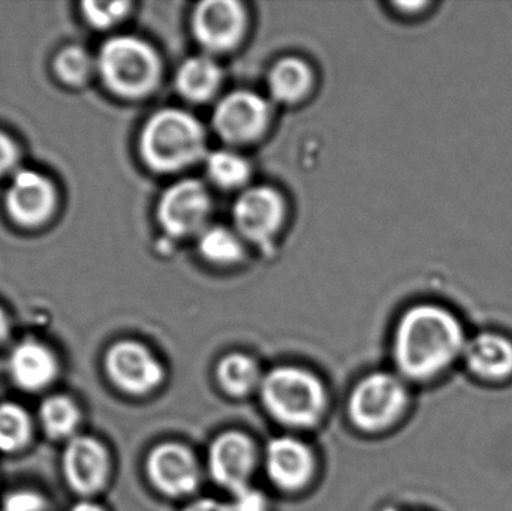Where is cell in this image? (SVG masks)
<instances>
[{
    "instance_id": "6da1fadb",
    "label": "cell",
    "mask_w": 512,
    "mask_h": 511,
    "mask_svg": "<svg viewBox=\"0 0 512 511\" xmlns=\"http://www.w3.org/2000/svg\"><path fill=\"white\" fill-rule=\"evenodd\" d=\"M465 347L462 324L450 311L436 305H418L400 320L394 357L406 377L426 380L444 371Z\"/></svg>"
},
{
    "instance_id": "7a4b0ae2",
    "label": "cell",
    "mask_w": 512,
    "mask_h": 511,
    "mask_svg": "<svg viewBox=\"0 0 512 511\" xmlns=\"http://www.w3.org/2000/svg\"><path fill=\"white\" fill-rule=\"evenodd\" d=\"M140 152L152 170L174 173L195 164L204 155L206 132L185 111H159L150 117L141 132Z\"/></svg>"
},
{
    "instance_id": "3957f363",
    "label": "cell",
    "mask_w": 512,
    "mask_h": 511,
    "mask_svg": "<svg viewBox=\"0 0 512 511\" xmlns=\"http://www.w3.org/2000/svg\"><path fill=\"white\" fill-rule=\"evenodd\" d=\"M261 396L277 422L297 428L315 425L327 404L321 381L310 372L291 366L271 371L261 381Z\"/></svg>"
},
{
    "instance_id": "277c9868",
    "label": "cell",
    "mask_w": 512,
    "mask_h": 511,
    "mask_svg": "<svg viewBox=\"0 0 512 511\" xmlns=\"http://www.w3.org/2000/svg\"><path fill=\"white\" fill-rule=\"evenodd\" d=\"M98 65L111 92L123 98H141L152 92L161 75L158 54L134 36H117L105 42Z\"/></svg>"
},
{
    "instance_id": "5b68a950",
    "label": "cell",
    "mask_w": 512,
    "mask_h": 511,
    "mask_svg": "<svg viewBox=\"0 0 512 511\" xmlns=\"http://www.w3.org/2000/svg\"><path fill=\"white\" fill-rule=\"evenodd\" d=\"M406 401L405 386L394 375L372 374L355 387L349 414L358 428L378 432L399 419Z\"/></svg>"
},
{
    "instance_id": "8992f818",
    "label": "cell",
    "mask_w": 512,
    "mask_h": 511,
    "mask_svg": "<svg viewBox=\"0 0 512 511\" xmlns=\"http://www.w3.org/2000/svg\"><path fill=\"white\" fill-rule=\"evenodd\" d=\"M210 210L212 198L206 186L197 180H182L170 186L162 195L158 219L162 228L171 236H192L206 230Z\"/></svg>"
},
{
    "instance_id": "52a82bcc",
    "label": "cell",
    "mask_w": 512,
    "mask_h": 511,
    "mask_svg": "<svg viewBox=\"0 0 512 511\" xmlns=\"http://www.w3.org/2000/svg\"><path fill=\"white\" fill-rule=\"evenodd\" d=\"M270 119L267 102L256 93L239 90L225 96L213 113V128L222 140L246 144L265 131Z\"/></svg>"
},
{
    "instance_id": "ba28073f",
    "label": "cell",
    "mask_w": 512,
    "mask_h": 511,
    "mask_svg": "<svg viewBox=\"0 0 512 511\" xmlns=\"http://www.w3.org/2000/svg\"><path fill=\"white\" fill-rule=\"evenodd\" d=\"M108 377L123 392L144 395L164 380V369L155 356L141 344L123 341L113 345L105 357Z\"/></svg>"
},
{
    "instance_id": "9c48e42d",
    "label": "cell",
    "mask_w": 512,
    "mask_h": 511,
    "mask_svg": "<svg viewBox=\"0 0 512 511\" xmlns=\"http://www.w3.org/2000/svg\"><path fill=\"white\" fill-rule=\"evenodd\" d=\"M195 38L206 50L221 53L239 44L246 29V12L234 0L200 3L192 15Z\"/></svg>"
},
{
    "instance_id": "30bf717a",
    "label": "cell",
    "mask_w": 512,
    "mask_h": 511,
    "mask_svg": "<svg viewBox=\"0 0 512 511\" xmlns=\"http://www.w3.org/2000/svg\"><path fill=\"white\" fill-rule=\"evenodd\" d=\"M285 215V204L274 189L255 186L246 189L234 204L237 231L251 242L270 240L279 230Z\"/></svg>"
},
{
    "instance_id": "8fae6325",
    "label": "cell",
    "mask_w": 512,
    "mask_h": 511,
    "mask_svg": "<svg viewBox=\"0 0 512 511\" xmlns=\"http://www.w3.org/2000/svg\"><path fill=\"white\" fill-rule=\"evenodd\" d=\"M147 473L153 485L170 497H185L200 485V467L191 450L180 444L153 449L147 459Z\"/></svg>"
},
{
    "instance_id": "7c38bea8",
    "label": "cell",
    "mask_w": 512,
    "mask_h": 511,
    "mask_svg": "<svg viewBox=\"0 0 512 511\" xmlns=\"http://www.w3.org/2000/svg\"><path fill=\"white\" fill-rule=\"evenodd\" d=\"M256 464V450L251 438L240 432H227L213 441L209 468L218 485L231 492L246 488Z\"/></svg>"
},
{
    "instance_id": "4fadbf2b",
    "label": "cell",
    "mask_w": 512,
    "mask_h": 511,
    "mask_svg": "<svg viewBox=\"0 0 512 511\" xmlns=\"http://www.w3.org/2000/svg\"><path fill=\"white\" fill-rule=\"evenodd\" d=\"M110 473L107 450L95 438L75 437L63 455L66 482L81 495H92L104 488Z\"/></svg>"
},
{
    "instance_id": "5bb4252c",
    "label": "cell",
    "mask_w": 512,
    "mask_h": 511,
    "mask_svg": "<svg viewBox=\"0 0 512 511\" xmlns=\"http://www.w3.org/2000/svg\"><path fill=\"white\" fill-rule=\"evenodd\" d=\"M56 203V192L50 180L32 170L15 174L6 192V209L15 222L36 227L50 218Z\"/></svg>"
},
{
    "instance_id": "9a60e30c",
    "label": "cell",
    "mask_w": 512,
    "mask_h": 511,
    "mask_svg": "<svg viewBox=\"0 0 512 511\" xmlns=\"http://www.w3.org/2000/svg\"><path fill=\"white\" fill-rule=\"evenodd\" d=\"M265 468L274 485L285 491H297L312 477L315 458L306 444L295 438L280 437L268 444Z\"/></svg>"
},
{
    "instance_id": "2e32d148",
    "label": "cell",
    "mask_w": 512,
    "mask_h": 511,
    "mask_svg": "<svg viewBox=\"0 0 512 511\" xmlns=\"http://www.w3.org/2000/svg\"><path fill=\"white\" fill-rule=\"evenodd\" d=\"M8 368L14 383L27 392L45 389L57 375L56 357L36 341L18 344L9 356Z\"/></svg>"
},
{
    "instance_id": "e0dca14e",
    "label": "cell",
    "mask_w": 512,
    "mask_h": 511,
    "mask_svg": "<svg viewBox=\"0 0 512 511\" xmlns=\"http://www.w3.org/2000/svg\"><path fill=\"white\" fill-rule=\"evenodd\" d=\"M466 362L480 377L499 380L512 372V342L505 336L483 333L465 347Z\"/></svg>"
},
{
    "instance_id": "ac0fdd59",
    "label": "cell",
    "mask_w": 512,
    "mask_h": 511,
    "mask_svg": "<svg viewBox=\"0 0 512 511\" xmlns=\"http://www.w3.org/2000/svg\"><path fill=\"white\" fill-rule=\"evenodd\" d=\"M221 80L222 71L215 60L207 56H195L180 66L176 84L183 98L204 102L218 92Z\"/></svg>"
},
{
    "instance_id": "d6986e66",
    "label": "cell",
    "mask_w": 512,
    "mask_h": 511,
    "mask_svg": "<svg viewBox=\"0 0 512 511\" xmlns=\"http://www.w3.org/2000/svg\"><path fill=\"white\" fill-rule=\"evenodd\" d=\"M312 84V72L303 60L288 57L277 62L268 77V87L276 101L294 104L300 101Z\"/></svg>"
},
{
    "instance_id": "ffe728a7",
    "label": "cell",
    "mask_w": 512,
    "mask_h": 511,
    "mask_svg": "<svg viewBox=\"0 0 512 511\" xmlns=\"http://www.w3.org/2000/svg\"><path fill=\"white\" fill-rule=\"evenodd\" d=\"M218 378L225 392L234 396L251 393L259 381V368L251 357L245 354H231L225 357L218 368Z\"/></svg>"
},
{
    "instance_id": "44dd1931",
    "label": "cell",
    "mask_w": 512,
    "mask_h": 511,
    "mask_svg": "<svg viewBox=\"0 0 512 511\" xmlns=\"http://www.w3.org/2000/svg\"><path fill=\"white\" fill-rule=\"evenodd\" d=\"M201 255L219 266H230L242 258L243 246L239 236L228 228L215 225L201 231L198 240Z\"/></svg>"
},
{
    "instance_id": "7402d4cb",
    "label": "cell",
    "mask_w": 512,
    "mask_h": 511,
    "mask_svg": "<svg viewBox=\"0 0 512 511\" xmlns=\"http://www.w3.org/2000/svg\"><path fill=\"white\" fill-rule=\"evenodd\" d=\"M206 171L209 179L219 188L237 189L248 182L251 167L239 153L216 150L207 156Z\"/></svg>"
},
{
    "instance_id": "603a6c76",
    "label": "cell",
    "mask_w": 512,
    "mask_h": 511,
    "mask_svg": "<svg viewBox=\"0 0 512 511\" xmlns=\"http://www.w3.org/2000/svg\"><path fill=\"white\" fill-rule=\"evenodd\" d=\"M39 414L45 432L54 440L71 437L80 423V410L68 396L56 395L45 399Z\"/></svg>"
},
{
    "instance_id": "cb8c5ba5",
    "label": "cell",
    "mask_w": 512,
    "mask_h": 511,
    "mask_svg": "<svg viewBox=\"0 0 512 511\" xmlns=\"http://www.w3.org/2000/svg\"><path fill=\"white\" fill-rule=\"evenodd\" d=\"M32 422L17 404H0V450L17 452L29 443Z\"/></svg>"
},
{
    "instance_id": "d4e9b609",
    "label": "cell",
    "mask_w": 512,
    "mask_h": 511,
    "mask_svg": "<svg viewBox=\"0 0 512 511\" xmlns=\"http://www.w3.org/2000/svg\"><path fill=\"white\" fill-rule=\"evenodd\" d=\"M90 68L92 62L89 54L80 47L65 48L56 59L57 75L72 86L83 83L89 77Z\"/></svg>"
},
{
    "instance_id": "484cf974",
    "label": "cell",
    "mask_w": 512,
    "mask_h": 511,
    "mask_svg": "<svg viewBox=\"0 0 512 511\" xmlns=\"http://www.w3.org/2000/svg\"><path fill=\"white\" fill-rule=\"evenodd\" d=\"M84 15L93 27L108 29L128 14V2H86Z\"/></svg>"
},
{
    "instance_id": "4316f807",
    "label": "cell",
    "mask_w": 512,
    "mask_h": 511,
    "mask_svg": "<svg viewBox=\"0 0 512 511\" xmlns=\"http://www.w3.org/2000/svg\"><path fill=\"white\" fill-rule=\"evenodd\" d=\"M230 511H267V500L258 489L246 486L233 492Z\"/></svg>"
},
{
    "instance_id": "83f0119b",
    "label": "cell",
    "mask_w": 512,
    "mask_h": 511,
    "mask_svg": "<svg viewBox=\"0 0 512 511\" xmlns=\"http://www.w3.org/2000/svg\"><path fill=\"white\" fill-rule=\"evenodd\" d=\"M3 511H45V503L35 492H15L6 498Z\"/></svg>"
},
{
    "instance_id": "f1b7e54d",
    "label": "cell",
    "mask_w": 512,
    "mask_h": 511,
    "mask_svg": "<svg viewBox=\"0 0 512 511\" xmlns=\"http://www.w3.org/2000/svg\"><path fill=\"white\" fill-rule=\"evenodd\" d=\"M15 161H17V149H15L14 143L0 132V174L11 170Z\"/></svg>"
},
{
    "instance_id": "f546056e",
    "label": "cell",
    "mask_w": 512,
    "mask_h": 511,
    "mask_svg": "<svg viewBox=\"0 0 512 511\" xmlns=\"http://www.w3.org/2000/svg\"><path fill=\"white\" fill-rule=\"evenodd\" d=\"M185 511H230V506H225L212 498H203L186 507Z\"/></svg>"
},
{
    "instance_id": "4dcf8cb0",
    "label": "cell",
    "mask_w": 512,
    "mask_h": 511,
    "mask_svg": "<svg viewBox=\"0 0 512 511\" xmlns=\"http://www.w3.org/2000/svg\"><path fill=\"white\" fill-rule=\"evenodd\" d=\"M9 326L6 320L5 312L0 309V344L8 338Z\"/></svg>"
},
{
    "instance_id": "1f68e13d",
    "label": "cell",
    "mask_w": 512,
    "mask_h": 511,
    "mask_svg": "<svg viewBox=\"0 0 512 511\" xmlns=\"http://www.w3.org/2000/svg\"><path fill=\"white\" fill-rule=\"evenodd\" d=\"M71 511H104L102 507H99L98 504L89 503V501H84V503L77 504L74 506V509Z\"/></svg>"
}]
</instances>
